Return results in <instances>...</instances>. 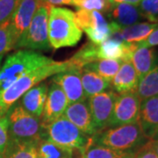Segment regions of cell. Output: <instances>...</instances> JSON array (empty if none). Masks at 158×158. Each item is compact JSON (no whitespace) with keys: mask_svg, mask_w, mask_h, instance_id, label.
Instances as JSON below:
<instances>
[{"mask_svg":"<svg viewBox=\"0 0 158 158\" xmlns=\"http://www.w3.org/2000/svg\"><path fill=\"white\" fill-rule=\"evenodd\" d=\"M111 4L106 0H84L77 9H85L88 11H98L102 13H107Z\"/></svg>","mask_w":158,"mask_h":158,"instance_id":"31","label":"cell"},{"mask_svg":"<svg viewBox=\"0 0 158 158\" xmlns=\"http://www.w3.org/2000/svg\"><path fill=\"white\" fill-rule=\"evenodd\" d=\"M39 141L10 139L4 153L5 158H38Z\"/></svg>","mask_w":158,"mask_h":158,"instance_id":"22","label":"cell"},{"mask_svg":"<svg viewBox=\"0 0 158 158\" xmlns=\"http://www.w3.org/2000/svg\"><path fill=\"white\" fill-rule=\"evenodd\" d=\"M141 102L136 92L118 95L107 127H115L138 122Z\"/></svg>","mask_w":158,"mask_h":158,"instance_id":"9","label":"cell"},{"mask_svg":"<svg viewBox=\"0 0 158 158\" xmlns=\"http://www.w3.org/2000/svg\"><path fill=\"white\" fill-rule=\"evenodd\" d=\"M118 94L110 90L87 98L93 126L97 133L107 127Z\"/></svg>","mask_w":158,"mask_h":158,"instance_id":"10","label":"cell"},{"mask_svg":"<svg viewBox=\"0 0 158 158\" xmlns=\"http://www.w3.org/2000/svg\"><path fill=\"white\" fill-rule=\"evenodd\" d=\"M145 145L148 148H149L152 151L155 152V154L158 156V141H155V140H150L148 142L145 143Z\"/></svg>","mask_w":158,"mask_h":158,"instance_id":"37","label":"cell"},{"mask_svg":"<svg viewBox=\"0 0 158 158\" xmlns=\"http://www.w3.org/2000/svg\"><path fill=\"white\" fill-rule=\"evenodd\" d=\"M10 139L19 141L42 140L43 127L40 119L28 113L21 106L19 100L6 113Z\"/></svg>","mask_w":158,"mask_h":158,"instance_id":"6","label":"cell"},{"mask_svg":"<svg viewBox=\"0 0 158 158\" xmlns=\"http://www.w3.org/2000/svg\"><path fill=\"white\" fill-rule=\"evenodd\" d=\"M63 116L74 124L79 130H81L86 135L92 137L97 134L93 126L90 108L87 99L80 102L69 104Z\"/></svg>","mask_w":158,"mask_h":158,"instance_id":"14","label":"cell"},{"mask_svg":"<svg viewBox=\"0 0 158 158\" xmlns=\"http://www.w3.org/2000/svg\"><path fill=\"white\" fill-rule=\"evenodd\" d=\"M41 0H20L10 19L11 30L16 43L27 32Z\"/></svg>","mask_w":158,"mask_h":158,"instance_id":"12","label":"cell"},{"mask_svg":"<svg viewBox=\"0 0 158 158\" xmlns=\"http://www.w3.org/2000/svg\"><path fill=\"white\" fill-rule=\"evenodd\" d=\"M138 8L144 19L150 23H158V0H141Z\"/></svg>","mask_w":158,"mask_h":158,"instance_id":"29","label":"cell"},{"mask_svg":"<svg viewBox=\"0 0 158 158\" xmlns=\"http://www.w3.org/2000/svg\"><path fill=\"white\" fill-rule=\"evenodd\" d=\"M68 105V99L60 86L52 82L50 87L48 88V97L40 118L41 124H49L56 118H60L63 115Z\"/></svg>","mask_w":158,"mask_h":158,"instance_id":"13","label":"cell"},{"mask_svg":"<svg viewBox=\"0 0 158 158\" xmlns=\"http://www.w3.org/2000/svg\"><path fill=\"white\" fill-rule=\"evenodd\" d=\"M139 81L132 62H122L118 73L112 80V90L118 95L136 92Z\"/></svg>","mask_w":158,"mask_h":158,"instance_id":"16","label":"cell"},{"mask_svg":"<svg viewBox=\"0 0 158 158\" xmlns=\"http://www.w3.org/2000/svg\"><path fill=\"white\" fill-rule=\"evenodd\" d=\"M3 59H4V56H0V68H1V65H2V62H3Z\"/></svg>","mask_w":158,"mask_h":158,"instance_id":"39","label":"cell"},{"mask_svg":"<svg viewBox=\"0 0 158 158\" xmlns=\"http://www.w3.org/2000/svg\"><path fill=\"white\" fill-rule=\"evenodd\" d=\"M81 69L72 65L68 69L52 77V82L60 86L69 104L86 99L81 80Z\"/></svg>","mask_w":158,"mask_h":158,"instance_id":"11","label":"cell"},{"mask_svg":"<svg viewBox=\"0 0 158 158\" xmlns=\"http://www.w3.org/2000/svg\"><path fill=\"white\" fill-rule=\"evenodd\" d=\"M72 64L69 60L64 62H54L51 64L38 69L31 73L26 75L22 78L18 80L16 83L11 85L6 90L0 92V117L6 116L11 107L17 103L22 96L31 88L41 83L48 77L62 72Z\"/></svg>","mask_w":158,"mask_h":158,"instance_id":"3","label":"cell"},{"mask_svg":"<svg viewBox=\"0 0 158 158\" xmlns=\"http://www.w3.org/2000/svg\"><path fill=\"white\" fill-rule=\"evenodd\" d=\"M106 14L112 22L116 23L120 27H127L141 23L144 19L138 6L126 3L111 5Z\"/></svg>","mask_w":158,"mask_h":158,"instance_id":"18","label":"cell"},{"mask_svg":"<svg viewBox=\"0 0 158 158\" xmlns=\"http://www.w3.org/2000/svg\"><path fill=\"white\" fill-rule=\"evenodd\" d=\"M42 3L48 6H73V0H41Z\"/></svg>","mask_w":158,"mask_h":158,"instance_id":"35","label":"cell"},{"mask_svg":"<svg viewBox=\"0 0 158 158\" xmlns=\"http://www.w3.org/2000/svg\"><path fill=\"white\" fill-rule=\"evenodd\" d=\"M152 140H155V141H158V132H157V134H156V135H155V137L153 138Z\"/></svg>","mask_w":158,"mask_h":158,"instance_id":"38","label":"cell"},{"mask_svg":"<svg viewBox=\"0 0 158 158\" xmlns=\"http://www.w3.org/2000/svg\"><path fill=\"white\" fill-rule=\"evenodd\" d=\"M10 140L9 124L7 117H0V154H4Z\"/></svg>","mask_w":158,"mask_h":158,"instance_id":"32","label":"cell"},{"mask_svg":"<svg viewBox=\"0 0 158 158\" xmlns=\"http://www.w3.org/2000/svg\"><path fill=\"white\" fill-rule=\"evenodd\" d=\"M141 0H111V5L114 4H120V3H126V4H129L132 6H138Z\"/></svg>","mask_w":158,"mask_h":158,"instance_id":"36","label":"cell"},{"mask_svg":"<svg viewBox=\"0 0 158 158\" xmlns=\"http://www.w3.org/2000/svg\"><path fill=\"white\" fill-rule=\"evenodd\" d=\"M53 59L39 52L20 49L7 56L0 68V92L38 69L53 63Z\"/></svg>","mask_w":158,"mask_h":158,"instance_id":"1","label":"cell"},{"mask_svg":"<svg viewBox=\"0 0 158 158\" xmlns=\"http://www.w3.org/2000/svg\"><path fill=\"white\" fill-rule=\"evenodd\" d=\"M38 158H76L74 150L56 145L47 140L38 144Z\"/></svg>","mask_w":158,"mask_h":158,"instance_id":"26","label":"cell"},{"mask_svg":"<svg viewBox=\"0 0 158 158\" xmlns=\"http://www.w3.org/2000/svg\"><path fill=\"white\" fill-rule=\"evenodd\" d=\"M75 18L79 28L85 31L90 42L99 45L108 40L112 34L121 28L116 23L108 22L107 19L100 11L77 9Z\"/></svg>","mask_w":158,"mask_h":158,"instance_id":"8","label":"cell"},{"mask_svg":"<svg viewBox=\"0 0 158 158\" xmlns=\"http://www.w3.org/2000/svg\"><path fill=\"white\" fill-rule=\"evenodd\" d=\"M134 158H158V156L145 144L135 154Z\"/></svg>","mask_w":158,"mask_h":158,"instance_id":"34","label":"cell"},{"mask_svg":"<svg viewBox=\"0 0 158 158\" xmlns=\"http://www.w3.org/2000/svg\"><path fill=\"white\" fill-rule=\"evenodd\" d=\"M81 80L86 99L97 94L112 90L111 82L104 79L95 72L85 69H81Z\"/></svg>","mask_w":158,"mask_h":158,"instance_id":"21","label":"cell"},{"mask_svg":"<svg viewBox=\"0 0 158 158\" xmlns=\"http://www.w3.org/2000/svg\"><path fill=\"white\" fill-rule=\"evenodd\" d=\"M94 144L109 148L119 151H131L132 149L143 146V141L147 140L142 132L139 122L107 127L98 132L91 137Z\"/></svg>","mask_w":158,"mask_h":158,"instance_id":"4","label":"cell"},{"mask_svg":"<svg viewBox=\"0 0 158 158\" xmlns=\"http://www.w3.org/2000/svg\"><path fill=\"white\" fill-rule=\"evenodd\" d=\"M136 93L141 101L158 95V66L139 81Z\"/></svg>","mask_w":158,"mask_h":158,"instance_id":"25","label":"cell"},{"mask_svg":"<svg viewBox=\"0 0 158 158\" xmlns=\"http://www.w3.org/2000/svg\"><path fill=\"white\" fill-rule=\"evenodd\" d=\"M157 26L158 23H137L127 27H121L111 37L128 43H138L147 39Z\"/></svg>","mask_w":158,"mask_h":158,"instance_id":"19","label":"cell"},{"mask_svg":"<svg viewBox=\"0 0 158 158\" xmlns=\"http://www.w3.org/2000/svg\"><path fill=\"white\" fill-rule=\"evenodd\" d=\"M0 158H5V155L4 154H0Z\"/></svg>","mask_w":158,"mask_h":158,"instance_id":"40","label":"cell"},{"mask_svg":"<svg viewBox=\"0 0 158 158\" xmlns=\"http://www.w3.org/2000/svg\"><path fill=\"white\" fill-rule=\"evenodd\" d=\"M156 51L153 48H137L131 58L139 80L156 67Z\"/></svg>","mask_w":158,"mask_h":158,"instance_id":"20","label":"cell"},{"mask_svg":"<svg viewBox=\"0 0 158 158\" xmlns=\"http://www.w3.org/2000/svg\"><path fill=\"white\" fill-rule=\"evenodd\" d=\"M122 64L119 60H110V59H102L96 62H90L85 65L83 69L95 72L104 79L112 83L113 77L118 73V69Z\"/></svg>","mask_w":158,"mask_h":158,"instance_id":"24","label":"cell"},{"mask_svg":"<svg viewBox=\"0 0 158 158\" xmlns=\"http://www.w3.org/2000/svg\"><path fill=\"white\" fill-rule=\"evenodd\" d=\"M138 122L144 137L152 140L158 132V95L141 102Z\"/></svg>","mask_w":158,"mask_h":158,"instance_id":"15","label":"cell"},{"mask_svg":"<svg viewBox=\"0 0 158 158\" xmlns=\"http://www.w3.org/2000/svg\"><path fill=\"white\" fill-rule=\"evenodd\" d=\"M50 6L41 2L34 13L27 32L17 41L15 49L50 50L51 46L48 32V21Z\"/></svg>","mask_w":158,"mask_h":158,"instance_id":"7","label":"cell"},{"mask_svg":"<svg viewBox=\"0 0 158 158\" xmlns=\"http://www.w3.org/2000/svg\"><path fill=\"white\" fill-rule=\"evenodd\" d=\"M20 0H0V26L11 19Z\"/></svg>","mask_w":158,"mask_h":158,"instance_id":"30","label":"cell"},{"mask_svg":"<svg viewBox=\"0 0 158 158\" xmlns=\"http://www.w3.org/2000/svg\"><path fill=\"white\" fill-rule=\"evenodd\" d=\"M48 32L51 48L54 49L74 47L83 35L76 21L75 12L59 6H51L49 8Z\"/></svg>","mask_w":158,"mask_h":158,"instance_id":"2","label":"cell"},{"mask_svg":"<svg viewBox=\"0 0 158 158\" xmlns=\"http://www.w3.org/2000/svg\"><path fill=\"white\" fill-rule=\"evenodd\" d=\"M135 153L132 151H119L99 146L91 142L81 153V158H134Z\"/></svg>","mask_w":158,"mask_h":158,"instance_id":"23","label":"cell"},{"mask_svg":"<svg viewBox=\"0 0 158 158\" xmlns=\"http://www.w3.org/2000/svg\"><path fill=\"white\" fill-rule=\"evenodd\" d=\"M15 46L16 40L9 20L0 26V56H5L8 52L15 49Z\"/></svg>","mask_w":158,"mask_h":158,"instance_id":"28","label":"cell"},{"mask_svg":"<svg viewBox=\"0 0 158 158\" xmlns=\"http://www.w3.org/2000/svg\"><path fill=\"white\" fill-rule=\"evenodd\" d=\"M48 86L47 83H40L26 92L19 103L27 112L40 119L48 97Z\"/></svg>","mask_w":158,"mask_h":158,"instance_id":"17","label":"cell"},{"mask_svg":"<svg viewBox=\"0 0 158 158\" xmlns=\"http://www.w3.org/2000/svg\"><path fill=\"white\" fill-rule=\"evenodd\" d=\"M96 61H98L97 55V45L90 41L83 46L69 59L71 64L79 69H83L85 65Z\"/></svg>","mask_w":158,"mask_h":158,"instance_id":"27","label":"cell"},{"mask_svg":"<svg viewBox=\"0 0 158 158\" xmlns=\"http://www.w3.org/2000/svg\"><path fill=\"white\" fill-rule=\"evenodd\" d=\"M42 140L77 150L80 154L91 142V137L84 134L63 115L49 124L42 125Z\"/></svg>","mask_w":158,"mask_h":158,"instance_id":"5","label":"cell"},{"mask_svg":"<svg viewBox=\"0 0 158 158\" xmlns=\"http://www.w3.org/2000/svg\"><path fill=\"white\" fill-rule=\"evenodd\" d=\"M137 46L139 48H153L155 46H158V26L147 39L138 42Z\"/></svg>","mask_w":158,"mask_h":158,"instance_id":"33","label":"cell"},{"mask_svg":"<svg viewBox=\"0 0 158 158\" xmlns=\"http://www.w3.org/2000/svg\"><path fill=\"white\" fill-rule=\"evenodd\" d=\"M106 1H107V2H109V3L111 4V0H106Z\"/></svg>","mask_w":158,"mask_h":158,"instance_id":"41","label":"cell"}]
</instances>
